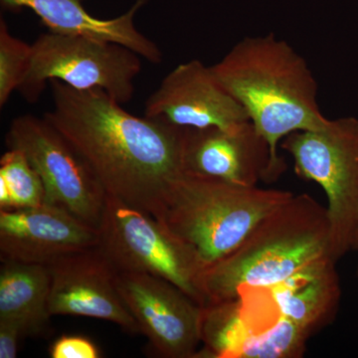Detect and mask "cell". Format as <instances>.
I'll return each instance as SVG.
<instances>
[{
    "label": "cell",
    "mask_w": 358,
    "mask_h": 358,
    "mask_svg": "<svg viewBox=\"0 0 358 358\" xmlns=\"http://www.w3.org/2000/svg\"><path fill=\"white\" fill-rule=\"evenodd\" d=\"M49 85L53 108L45 119L88 162L108 195L155 217L185 171V129L136 117L103 90Z\"/></svg>",
    "instance_id": "obj_1"
},
{
    "label": "cell",
    "mask_w": 358,
    "mask_h": 358,
    "mask_svg": "<svg viewBox=\"0 0 358 358\" xmlns=\"http://www.w3.org/2000/svg\"><path fill=\"white\" fill-rule=\"evenodd\" d=\"M211 69L246 110L275 159H282L278 148L287 136L320 128L327 122L307 61L273 33L245 37Z\"/></svg>",
    "instance_id": "obj_2"
},
{
    "label": "cell",
    "mask_w": 358,
    "mask_h": 358,
    "mask_svg": "<svg viewBox=\"0 0 358 358\" xmlns=\"http://www.w3.org/2000/svg\"><path fill=\"white\" fill-rule=\"evenodd\" d=\"M329 249L327 207L307 193L294 195L232 253L205 268L199 280L203 307L236 300L249 289L275 286L315 261L331 258Z\"/></svg>",
    "instance_id": "obj_3"
},
{
    "label": "cell",
    "mask_w": 358,
    "mask_h": 358,
    "mask_svg": "<svg viewBox=\"0 0 358 358\" xmlns=\"http://www.w3.org/2000/svg\"><path fill=\"white\" fill-rule=\"evenodd\" d=\"M294 195L182 173L169 186L155 218L195 252L205 270L232 253Z\"/></svg>",
    "instance_id": "obj_4"
},
{
    "label": "cell",
    "mask_w": 358,
    "mask_h": 358,
    "mask_svg": "<svg viewBox=\"0 0 358 358\" xmlns=\"http://www.w3.org/2000/svg\"><path fill=\"white\" fill-rule=\"evenodd\" d=\"M280 145L293 157L296 176L326 192L329 254L338 263L352 251L358 225V119H327L320 128L289 134Z\"/></svg>",
    "instance_id": "obj_5"
},
{
    "label": "cell",
    "mask_w": 358,
    "mask_h": 358,
    "mask_svg": "<svg viewBox=\"0 0 358 358\" xmlns=\"http://www.w3.org/2000/svg\"><path fill=\"white\" fill-rule=\"evenodd\" d=\"M141 72V56L127 47L50 31L32 44L17 91L28 102H36L56 80L77 90H103L122 105L134 98Z\"/></svg>",
    "instance_id": "obj_6"
},
{
    "label": "cell",
    "mask_w": 358,
    "mask_h": 358,
    "mask_svg": "<svg viewBox=\"0 0 358 358\" xmlns=\"http://www.w3.org/2000/svg\"><path fill=\"white\" fill-rule=\"evenodd\" d=\"M96 228V248L117 271L162 278L203 307L199 257L154 216L107 194Z\"/></svg>",
    "instance_id": "obj_7"
},
{
    "label": "cell",
    "mask_w": 358,
    "mask_h": 358,
    "mask_svg": "<svg viewBox=\"0 0 358 358\" xmlns=\"http://www.w3.org/2000/svg\"><path fill=\"white\" fill-rule=\"evenodd\" d=\"M9 148L23 152L42 179L45 203L58 205L98 227L105 189L88 162L45 117L23 115L11 122Z\"/></svg>",
    "instance_id": "obj_8"
},
{
    "label": "cell",
    "mask_w": 358,
    "mask_h": 358,
    "mask_svg": "<svg viewBox=\"0 0 358 358\" xmlns=\"http://www.w3.org/2000/svg\"><path fill=\"white\" fill-rule=\"evenodd\" d=\"M117 289L152 350L166 358H195L202 307L178 286L145 273L117 271Z\"/></svg>",
    "instance_id": "obj_9"
},
{
    "label": "cell",
    "mask_w": 358,
    "mask_h": 358,
    "mask_svg": "<svg viewBox=\"0 0 358 358\" xmlns=\"http://www.w3.org/2000/svg\"><path fill=\"white\" fill-rule=\"evenodd\" d=\"M145 115L183 129H236L250 122L236 99L219 83L211 66L197 59L176 66L148 99Z\"/></svg>",
    "instance_id": "obj_10"
},
{
    "label": "cell",
    "mask_w": 358,
    "mask_h": 358,
    "mask_svg": "<svg viewBox=\"0 0 358 358\" xmlns=\"http://www.w3.org/2000/svg\"><path fill=\"white\" fill-rule=\"evenodd\" d=\"M286 169L251 122L232 131L185 129L183 173L254 186L275 182Z\"/></svg>",
    "instance_id": "obj_11"
},
{
    "label": "cell",
    "mask_w": 358,
    "mask_h": 358,
    "mask_svg": "<svg viewBox=\"0 0 358 358\" xmlns=\"http://www.w3.org/2000/svg\"><path fill=\"white\" fill-rule=\"evenodd\" d=\"M49 312L107 320L129 334H141L115 284L117 268L98 248L61 257L48 264Z\"/></svg>",
    "instance_id": "obj_12"
},
{
    "label": "cell",
    "mask_w": 358,
    "mask_h": 358,
    "mask_svg": "<svg viewBox=\"0 0 358 358\" xmlns=\"http://www.w3.org/2000/svg\"><path fill=\"white\" fill-rule=\"evenodd\" d=\"M98 228L58 205L0 209L1 261L48 265L61 257L96 248Z\"/></svg>",
    "instance_id": "obj_13"
},
{
    "label": "cell",
    "mask_w": 358,
    "mask_h": 358,
    "mask_svg": "<svg viewBox=\"0 0 358 358\" xmlns=\"http://www.w3.org/2000/svg\"><path fill=\"white\" fill-rule=\"evenodd\" d=\"M148 0H136L133 7L119 17L101 20L91 15L81 0H2L10 8H29L51 32L120 44L154 64L162 60L155 42L138 31L134 15Z\"/></svg>",
    "instance_id": "obj_14"
},
{
    "label": "cell",
    "mask_w": 358,
    "mask_h": 358,
    "mask_svg": "<svg viewBox=\"0 0 358 358\" xmlns=\"http://www.w3.org/2000/svg\"><path fill=\"white\" fill-rule=\"evenodd\" d=\"M336 263L329 257L307 266L286 281L262 292L273 312L313 334L331 324L338 312L341 287Z\"/></svg>",
    "instance_id": "obj_15"
},
{
    "label": "cell",
    "mask_w": 358,
    "mask_h": 358,
    "mask_svg": "<svg viewBox=\"0 0 358 358\" xmlns=\"http://www.w3.org/2000/svg\"><path fill=\"white\" fill-rule=\"evenodd\" d=\"M48 266L3 261L0 268V320L15 322L24 336L51 333Z\"/></svg>",
    "instance_id": "obj_16"
},
{
    "label": "cell",
    "mask_w": 358,
    "mask_h": 358,
    "mask_svg": "<svg viewBox=\"0 0 358 358\" xmlns=\"http://www.w3.org/2000/svg\"><path fill=\"white\" fill-rule=\"evenodd\" d=\"M254 331L239 299L202 307L201 343L197 357L238 358Z\"/></svg>",
    "instance_id": "obj_17"
},
{
    "label": "cell",
    "mask_w": 358,
    "mask_h": 358,
    "mask_svg": "<svg viewBox=\"0 0 358 358\" xmlns=\"http://www.w3.org/2000/svg\"><path fill=\"white\" fill-rule=\"evenodd\" d=\"M45 203L42 179L26 155L9 148L0 159V209L28 208Z\"/></svg>",
    "instance_id": "obj_18"
},
{
    "label": "cell",
    "mask_w": 358,
    "mask_h": 358,
    "mask_svg": "<svg viewBox=\"0 0 358 358\" xmlns=\"http://www.w3.org/2000/svg\"><path fill=\"white\" fill-rule=\"evenodd\" d=\"M313 334L300 324L278 315L253 333L242 346L238 358H299L306 352Z\"/></svg>",
    "instance_id": "obj_19"
},
{
    "label": "cell",
    "mask_w": 358,
    "mask_h": 358,
    "mask_svg": "<svg viewBox=\"0 0 358 358\" xmlns=\"http://www.w3.org/2000/svg\"><path fill=\"white\" fill-rule=\"evenodd\" d=\"M32 54V44L13 36L6 21L0 22V107L8 102L24 77Z\"/></svg>",
    "instance_id": "obj_20"
},
{
    "label": "cell",
    "mask_w": 358,
    "mask_h": 358,
    "mask_svg": "<svg viewBox=\"0 0 358 358\" xmlns=\"http://www.w3.org/2000/svg\"><path fill=\"white\" fill-rule=\"evenodd\" d=\"M52 358H99L101 352L91 339L78 336H63L50 348Z\"/></svg>",
    "instance_id": "obj_21"
},
{
    "label": "cell",
    "mask_w": 358,
    "mask_h": 358,
    "mask_svg": "<svg viewBox=\"0 0 358 358\" xmlns=\"http://www.w3.org/2000/svg\"><path fill=\"white\" fill-rule=\"evenodd\" d=\"M25 338L15 322L0 320V358H15L20 339Z\"/></svg>",
    "instance_id": "obj_22"
},
{
    "label": "cell",
    "mask_w": 358,
    "mask_h": 358,
    "mask_svg": "<svg viewBox=\"0 0 358 358\" xmlns=\"http://www.w3.org/2000/svg\"><path fill=\"white\" fill-rule=\"evenodd\" d=\"M352 251H358V225L357 230H355V235H353Z\"/></svg>",
    "instance_id": "obj_23"
},
{
    "label": "cell",
    "mask_w": 358,
    "mask_h": 358,
    "mask_svg": "<svg viewBox=\"0 0 358 358\" xmlns=\"http://www.w3.org/2000/svg\"><path fill=\"white\" fill-rule=\"evenodd\" d=\"M357 280H358V268H357Z\"/></svg>",
    "instance_id": "obj_24"
}]
</instances>
